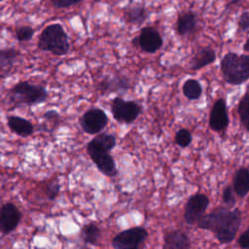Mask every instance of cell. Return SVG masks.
I'll list each match as a JSON object with an SVG mask.
<instances>
[{"mask_svg": "<svg viewBox=\"0 0 249 249\" xmlns=\"http://www.w3.org/2000/svg\"><path fill=\"white\" fill-rule=\"evenodd\" d=\"M197 227L211 231L217 240L222 244L231 242L241 224L239 209L231 210L229 207L219 206L208 214H203L197 220Z\"/></svg>", "mask_w": 249, "mask_h": 249, "instance_id": "cell-1", "label": "cell"}, {"mask_svg": "<svg viewBox=\"0 0 249 249\" xmlns=\"http://www.w3.org/2000/svg\"><path fill=\"white\" fill-rule=\"evenodd\" d=\"M221 71L225 81L231 85H241L249 80V54L228 53L221 60Z\"/></svg>", "mask_w": 249, "mask_h": 249, "instance_id": "cell-2", "label": "cell"}, {"mask_svg": "<svg viewBox=\"0 0 249 249\" xmlns=\"http://www.w3.org/2000/svg\"><path fill=\"white\" fill-rule=\"evenodd\" d=\"M68 36L63 27L58 24L47 26L41 33L38 40V48L45 52H50L55 55L66 54L69 51Z\"/></svg>", "mask_w": 249, "mask_h": 249, "instance_id": "cell-3", "label": "cell"}, {"mask_svg": "<svg viewBox=\"0 0 249 249\" xmlns=\"http://www.w3.org/2000/svg\"><path fill=\"white\" fill-rule=\"evenodd\" d=\"M48 97V91L40 85L20 82L9 91L10 101L16 105H34L43 103Z\"/></svg>", "mask_w": 249, "mask_h": 249, "instance_id": "cell-4", "label": "cell"}, {"mask_svg": "<svg viewBox=\"0 0 249 249\" xmlns=\"http://www.w3.org/2000/svg\"><path fill=\"white\" fill-rule=\"evenodd\" d=\"M87 151L101 173L109 177H114L118 174L115 160L109 154V151L97 144L93 139L89 142Z\"/></svg>", "mask_w": 249, "mask_h": 249, "instance_id": "cell-5", "label": "cell"}, {"mask_svg": "<svg viewBox=\"0 0 249 249\" xmlns=\"http://www.w3.org/2000/svg\"><path fill=\"white\" fill-rule=\"evenodd\" d=\"M142 107L133 100H124L122 97H115L111 102V112L119 123L130 124L134 122L141 113Z\"/></svg>", "mask_w": 249, "mask_h": 249, "instance_id": "cell-6", "label": "cell"}, {"mask_svg": "<svg viewBox=\"0 0 249 249\" xmlns=\"http://www.w3.org/2000/svg\"><path fill=\"white\" fill-rule=\"evenodd\" d=\"M147 237L148 231L144 228H131L119 232L112 239V246L116 249H137Z\"/></svg>", "mask_w": 249, "mask_h": 249, "instance_id": "cell-7", "label": "cell"}, {"mask_svg": "<svg viewBox=\"0 0 249 249\" xmlns=\"http://www.w3.org/2000/svg\"><path fill=\"white\" fill-rule=\"evenodd\" d=\"M81 126L89 134L101 132L108 124V117L100 108L89 109L81 118Z\"/></svg>", "mask_w": 249, "mask_h": 249, "instance_id": "cell-8", "label": "cell"}, {"mask_svg": "<svg viewBox=\"0 0 249 249\" xmlns=\"http://www.w3.org/2000/svg\"><path fill=\"white\" fill-rule=\"evenodd\" d=\"M209 205V198L205 194L197 193L192 196L185 206L184 220L188 225H193L205 213Z\"/></svg>", "mask_w": 249, "mask_h": 249, "instance_id": "cell-9", "label": "cell"}, {"mask_svg": "<svg viewBox=\"0 0 249 249\" xmlns=\"http://www.w3.org/2000/svg\"><path fill=\"white\" fill-rule=\"evenodd\" d=\"M20 212L18 208L8 202L0 208V231L3 233H10L17 229L20 221Z\"/></svg>", "mask_w": 249, "mask_h": 249, "instance_id": "cell-10", "label": "cell"}, {"mask_svg": "<svg viewBox=\"0 0 249 249\" xmlns=\"http://www.w3.org/2000/svg\"><path fill=\"white\" fill-rule=\"evenodd\" d=\"M138 44L142 51L148 53H154L162 46V38L160 32L151 26L144 27L137 38Z\"/></svg>", "mask_w": 249, "mask_h": 249, "instance_id": "cell-11", "label": "cell"}, {"mask_svg": "<svg viewBox=\"0 0 249 249\" xmlns=\"http://www.w3.org/2000/svg\"><path fill=\"white\" fill-rule=\"evenodd\" d=\"M229 122L226 101L224 98H219L215 101L210 111L209 125L215 131H222L229 125Z\"/></svg>", "mask_w": 249, "mask_h": 249, "instance_id": "cell-12", "label": "cell"}, {"mask_svg": "<svg viewBox=\"0 0 249 249\" xmlns=\"http://www.w3.org/2000/svg\"><path fill=\"white\" fill-rule=\"evenodd\" d=\"M164 249H188L191 242L187 234L182 231H171L164 234Z\"/></svg>", "mask_w": 249, "mask_h": 249, "instance_id": "cell-13", "label": "cell"}, {"mask_svg": "<svg viewBox=\"0 0 249 249\" xmlns=\"http://www.w3.org/2000/svg\"><path fill=\"white\" fill-rule=\"evenodd\" d=\"M129 89V81L124 76H114L112 78H105L98 84V89L101 92H120L125 91Z\"/></svg>", "mask_w": 249, "mask_h": 249, "instance_id": "cell-14", "label": "cell"}, {"mask_svg": "<svg viewBox=\"0 0 249 249\" xmlns=\"http://www.w3.org/2000/svg\"><path fill=\"white\" fill-rule=\"evenodd\" d=\"M197 18L196 15L192 12H186L179 16L176 23V29L179 35L186 36L193 33L196 27Z\"/></svg>", "mask_w": 249, "mask_h": 249, "instance_id": "cell-15", "label": "cell"}, {"mask_svg": "<svg viewBox=\"0 0 249 249\" xmlns=\"http://www.w3.org/2000/svg\"><path fill=\"white\" fill-rule=\"evenodd\" d=\"M216 59V53L213 49L209 47H204L200 49L191 60V68L193 70H199L206 65L211 64Z\"/></svg>", "mask_w": 249, "mask_h": 249, "instance_id": "cell-16", "label": "cell"}, {"mask_svg": "<svg viewBox=\"0 0 249 249\" xmlns=\"http://www.w3.org/2000/svg\"><path fill=\"white\" fill-rule=\"evenodd\" d=\"M233 191L239 197L249 193V170L245 167L237 169L233 176Z\"/></svg>", "mask_w": 249, "mask_h": 249, "instance_id": "cell-17", "label": "cell"}, {"mask_svg": "<svg viewBox=\"0 0 249 249\" xmlns=\"http://www.w3.org/2000/svg\"><path fill=\"white\" fill-rule=\"evenodd\" d=\"M8 126L16 134L26 137L33 133V124L18 116H11L8 118Z\"/></svg>", "mask_w": 249, "mask_h": 249, "instance_id": "cell-18", "label": "cell"}, {"mask_svg": "<svg viewBox=\"0 0 249 249\" xmlns=\"http://www.w3.org/2000/svg\"><path fill=\"white\" fill-rule=\"evenodd\" d=\"M19 53L15 49L0 50V78L6 77L12 70Z\"/></svg>", "mask_w": 249, "mask_h": 249, "instance_id": "cell-19", "label": "cell"}, {"mask_svg": "<svg viewBox=\"0 0 249 249\" xmlns=\"http://www.w3.org/2000/svg\"><path fill=\"white\" fill-rule=\"evenodd\" d=\"M126 20L132 24H141L147 18V11L143 5L135 4L127 8L124 12Z\"/></svg>", "mask_w": 249, "mask_h": 249, "instance_id": "cell-20", "label": "cell"}, {"mask_svg": "<svg viewBox=\"0 0 249 249\" xmlns=\"http://www.w3.org/2000/svg\"><path fill=\"white\" fill-rule=\"evenodd\" d=\"M100 233L101 231L99 227L93 223H89L83 227L81 231V237L85 243L95 245L99 240Z\"/></svg>", "mask_w": 249, "mask_h": 249, "instance_id": "cell-21", "label": "cell"}, {"mask_svg": "<svg viewBox=\"0 0 249 249\" xmlns=\"http://www.w3.org/2000/svg\"><path fill=\"white\" fill-rule=\"evenodd\" d=\"M182 90L188 99L196 100L202 93V87L198 81L195 79H189L184 83Z\"/></svg>", "mask_w": 249, "mask_h": 249, "instance_id": "cell-22", "label": "cell"}, {"mask_svg": "<svg viewBox=\"0 0 249 249\" xmlns=\"http://www.w3.org/2000/svg\"><path fill=\"white\" fill-rule=\"evenodd\" d=\"M237 113L243 127L249 131V92H246L239 100Z\"/></svg>", "mask_w": 249, "mask_h": 249, "instance_id": "cell-23", "label": "cell"}, {"mask_svg": "<svg viewBox=\"0 0 249 249\" xmlns=\"http://www.w3.org/2000/svg\"><path fill=\"white\" fill-rule=\"evenodd\" d=\"M93 140L109 152L112 151L116 146V137L113 134L99 133L93 138Z\"/></svg>", "mask_w": 249, "mask_h": 249, "instance_id": "cell-24", "label": "cell"}, {"mask_svg": "<svg viewBox=\"0 0 249 249\" xmlns=\"http://www.w3.org/2000/svg\"><path fill=\"white\" fill-rule=\"evenodd\" d=\"M192 133L186 129V128H181L179 129L174 137V140L176 142V144L182 148H186L188 147L191 143H192Z\"/></svg>", "mask_w": 249, "mask_h": 249, "instance_id": "cell-25", "label": "cell"}, {"mask_svg": "<svg viewBox=\"0 0 249 249\" xmlns=\"http://www.w3.org/2000/svg\"><path fill=\"white\" fill-rule=\"evenodd\" d=\"M33 34H34V30L30 26H20L16 30L17 38L20 42L30 40L32 38Z\"/></svg>", "mask_w": 249, "mask_h": 249, "instance_id": "cell-26", "label": "cell"}, {"mask_svg": "<svg viewBox=\"0 0 249 249\" xmlns=\"http://www.w3.org/2000/svg\"><path fill=\"white\" fill-rule=\"evenodd\" d=\"M222 199H223V202L225 204H227L229 208H231V206H233L235 204V196L233 195V191L231 186L228 185L223 189Z\"/></svg>", "mask_w": 249, "mask_h": 249, "instance_id": "cell-27", "label": "cell"}, {"mask_svg": "<svg viewBox=\"0 0 249 249\" xmlns=\"http://www.w3.org/2000/svg\"><path fill=\"white\" fill-rule=\"evenodd\" d=\"M59 190H60V185L58 184V182L56 180L50 182L47 185V190H46V194L47 196L51 199L53 200L56 198V196L59 194Z\"/></svg>", "mask_w": 249, "mask_h": 249, "instance_id": "cell-28", "label": "cell"}, {"mask_svg": "<svg viewBox=\"0 0 249 249\" xmlns=\"http://www.w3.org/2000/svg\"><path fill=\"white\" fill-rule=\"evenodd\" d=\"M238 27L241 31L249 30V11L242 13L238 19Z\"/></svg>", "mask_w": 249, "mask_h": 249, "instance_id": "cell-29", "label": "cell"}, {"mask_svg": "<svg viewBox=\"0 0 249 249\" xmlns=\"http://www.w3.org/2000/svg\"><path fill=\"white\" fill-rule=\"evenodd\" d=\"M52 3L57 8H67L82 2L83 0H51Z\"/></svg>", "mask_w": 249, "mask_h": 249, "instance_id": "cell-30", "label": "cell"}, {"mask_svg": "<svg viewBox=\"0 0 249 249\" xmlns=\"http://www.w3.org/2000/svg\"><path fill=\"white\" fill-rule=\"evenodd\" d=\"M238 244L241 248L249 249V228L238 237Z\"/></svg>", "mask_w": 249, "mask_h": 249, "instance_id": "cell-31", "label": "cell"}, {"mask_svg": "<svg viewBox=\"0 0 249 249\" xmlns=\"http://www.w3.org/2000/svg\"><path fill=\"white\" fill-rule=\"evenodd\" d=\"M243 49H244L245 52L249 53V38H248L247 41L245 42V44H244V46H243Z\"/></svg>", "mask_w": 249, "mask_h": 249, "instance_id": "cell-32", "label": "cell"}, {"mask_svg": "<svg viewBox=\"0 0 249 249\" xmlns=\"http://www.w3.org/2000/svg\"><path fill=\"white\" fill-rule=\"evenodd\" d=\"M243 0H230V4L231 5H236V4H239Z\"/></svg>", "mask_w": 249, "mask_h": 249, "instance_id": "cell-33", "label": "cell"}, {"mask_svg": "<svg viewBox=\"0 0 249 249\" xmlns=\"http://www.w3.org/2000/svg\"><path fill=\"white\" fill-rule=\"evenodd\" d=\"M0 1H2V0H0Z\"/></svg>", "mask_w": 249, "mask_h": 249, "instance_id": "cell-34", "label": "cell"}]
</instances>
